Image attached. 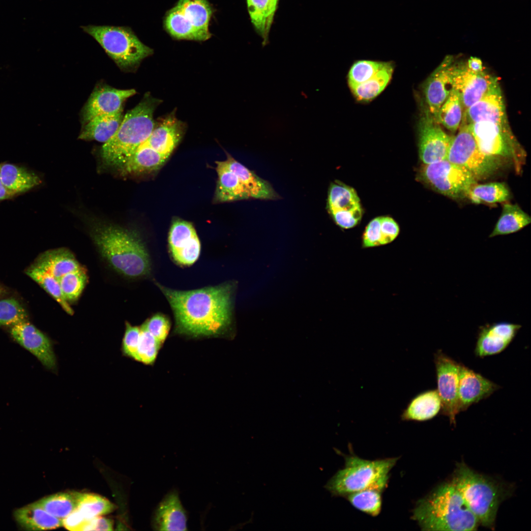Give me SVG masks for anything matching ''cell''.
I'll use <instances>...</instances> for the list:
<instances>
[{"label": "cell", "instance_id": "1", "mask_svg": "<svg viewBox=\"0 0 531 531\" xmlns=\"http://www.w3.org/2000/svg\"><path fill=\"white\" fill-rule=\"evenodd\" d=\"M158 285L173 310L177 332L192 336H217L231 326L232 284L186 291Z\"/></svg>", "mask_w": 531, "mask_h": 531}, {"label": "cell", "instance_id": "2", "mask_svg": "<svg viewBox=\"0 0 531 531\" xmlns=\"http://www.w3.org/2000/svg\"><path fill=\"white\" fill-rule=\"evenodd\" d=\"M90 235L101 255L119 273L136 278L149 273V255L135 231L111 224L97 223L90 229Z\"/></svg>", "mask_w": 531, "mask_h": 531}, {"label": "cell", "instance_id": "3", "mask_svg": "<svg viewBox=\"0 0 531 531\" xmlns=\"http://www.w3.org/2000/svg\"><path fill=\"white\" fill-rule=\"evenodd\" d=\"M413 515L424 531H475L479 524L451 481L419 500Z\"/></svg>", "mask_w": 531, "mask_h": 531}, {"label": "cell", "instance_id": "4", "mask_svg": "<svg viewBox=\"0 0 531 531\" xmlns=\"http://www.w3.org/2000/svg\"><path fill=\"white\" fill-rule=\"evenodd\" d=\"M161 102L147 94L123 116L116 133L101 148L100 155L105 165L120 169L148 139L155 125L154 112Z\"/></svg>", "mask_w": 531, "mask_h": 531}, {"label": "cell", "instance_id": "5", "mask_svg": "<svg viewBox=\"0 0 531 531\" xmlns=\"http://www.w3.org/2000/svg\"><path fill=\"white\" fill-rule=\"evenodd\" d=\"M482 526L493 529L500 504L507 496L499 483L458 464L451 481Z\"/></svg>", "mask_w": 531, "mask_h": 531}, {"label": "cell", "instance_id": "6", "mask_svg": "<svg viewBox=\"0 0 531 531\" xmlns=\"http://www.w3.org/2000/svg\"><path fill=\"white\" fill-rule=\"evenodd\" d=\"M81 28L99 43L122 70H133L153 53L152 49L143 43L128 27L89 25Z\"/></svg>", "mask_w": 531, "mask_h": 531}, {"label": "cell", "instance_id": "7", "mask_svg": "<svg viewBox=\"0 0 531 531\" xmlns=\"http://www.w3.org/2000/svg\"><path fill=\"white\" fill-rule=\"evenodd\" d=\"M345 460V467L324 486L333 496H347L368 487L381 477L389 475L398 458L368 460L349 455Z\"/></svg>", "mask_w": 531, "mask_h": 531}, {"label": "cell", "instance_id": "8", "mask_svg": "<svg viewBox=\"0 0 531 531\" xmlns=\"http://www.w3.org/2000/svg\"><path fill=\"white\" fill-rule=\"evenodd\" d=\"M458 129L452 137L446 159L465 169L476 181L491 177L506 161L482 152L464 121H462Z\"/></svg>", "mask_w": 531, "mask_h": 531}, {"label": "cell", "instance_id": "9", "mask_svg": "<svg viewBox=\"0 0 531 531\" xmlns=\"http://www.w3.org/2000/svg\"><path fill=\"white\" fill-rule=\"evenodd\" d=\"M468 124L482 152L510 161L517 172H520L525 161L526 152L509 126L485 121Z\"/></svg>", "mask_w": 531, "mask_h": 531}, {"label": "cell", "instance_id": "10", "mask_svg": "<svg viewBox=\"0 0 531 531\" xmlns=\"http://www.w3.org/2000/svg\"><path fill=\"white\" fill-rule=\"evenodd\" d=\"M417 177L435 191L453 199L467 197L471 187L477 183L469 172L446 159L422 164Z\"/></svg>", "mask_w": 531, "mask_h": 531}, {"label": "cell", "instance_id": "11", "mask_svg": "<svg viewBox=\"0 0 531 531\" xmlns=\"http://www.w3.org/2000/svg\"><path fill=\"white\" fill-rule=\"evenodd\" d=\"M437 383V391L442 402L441 413L447 416L451 424H456L459 413L458 384L460 363L441 350L434 355Z\"/></svg>", "mask_w": 531, "mask_h": 531}, {"label": "cell", "instance_id": "12", "mask_svg": "<svg viewBox=\"0 0 531 531\" xmlns=\"http://www.w3.org/2000/svg\"><path fill=\"white\" fill-rule=\"evenodd\" d=\"M429 112L423 111L418 124V152L422 164L437 162L447 158L453 137L447 134Z\"/></svg>", "mask_w": 531, "mask_h": 531}, {"label": "cell", "instance_id": "13", "mask_svg": "<svg viewBox=\"0 0 531 531\" xmlns=\"http://www.w3.org/2000/svg\"><path fill=\"white\" fill-rule=\"evenodd\" d=\"M327 209L335 223L345 229L355 227L362 217V207L356 191L339 181L330 186Z\"/></svg>", "mask_w": 531, "mask_h": 531}, {"label": "cell", "instance_id": "14", "mask_svg": "<svg viewBox=\"0 0 531 531\" xmlns=\"http://www.w3.org/2000/svg\"><path fill=\"white\" fill-rule=\"evenodd\" d=\"M499 85L498 79L484 69L472 71L466 63H458L453 78V88L460 95L463 111Z\"/></svg>", "mask_w": 531, "mask_h": 531}, {"label": "cell", "instance_id": "15", "mask_svg": "<svg viewBox=\"0 0 531 531\" xmlns=\"http://www.w3.org/2000/svg\"><path fill=\"white\" fill-rule=\"evenodd\" d=\"M458 63L447 55L425 81L423 90L427 109L436 119L438 112L453 88V78Z\"/></svg>", "mask_w": 531, "mask_h": 531}, {"label": "cell", "instance_id": "16", "mask_svg": "<svg viewBox=\"0 0 531 531\" xmlns=\"http://www.w3.org/2000/svg\"><path fill=\"white\" fill-rule=\"evenodd\" d=\"M136 93L134 89H120L108 85L96 87L82 110L84 124L97 116L122 111L125 101Z\"/></svg>", "mask_w": 531, "mask_h": 531}, {"label": "cell", "instance_id": "17", "mask_svg": "<svg viewBox=\"0 0 531 531\" xmlns=\"http://www.w3.org/2000/svg\"><path fill=\"white\" fill-rule=\"evenodd\" d=\"M168 241L172 255L178 264L189 266L198 259L201 243L190 222L178 218L174 220L170 227Z\"/></svg>", "mask_w": 531, "mask_h": 531}, {"label": "cell", "instance_id": "18", "mask_svg": "<svg viewBox=\"0 0 531 531\" xmlns=\"http://www.w3.org/2000/svg\"><path fill=\"white\" fill-rule=\"evenodd\" d=\"M10 334L47 369L55 370L57 360L50 339L28 321L11 326Z\"/></svg>", "mask_w": 531, "mask_h": 531}, {"label": "cell", "instance_id": "19", "mask_svg": "<svg viewBox=\"0 0 531 531\" xmlns=\"http://www.w3.org/2000/svg\"><path fill=\"white\" fill-rule=\"evenodd\" d=\"M500 386L460 363L458 384L459 412L489 397Z\"/></svg>", "mask_w": 531, "mask_h": 531}, {"label": "cell", "instance_id": "20", "mask_svg": "<svg viewBox=\"0 0 531 531\" xmlns=\"http://www.w3.org/2000/svg\"><path fill=\"white\" fill-rule=\"evenodd\" d=\"M521 326L506 322L480 326L474 349L475 355L482 358L500 353L512 341Z\"/></svg>", "mask_w": 531, "mask_h": 531}, {"label": "cell", "instance_id": "21", "mask_svg": "<svg viewBox=\"0 0 531 531\" xmlns=\"http://www.w3.org/2000/svg\"><path fill=\"white\" fill-rule=\"evenodd\" d=\"M462 121L467 124L490 121L509 126L500 85L469 107L464 112Z\"/></svg>", "mask_w": 531, "mask_h": 531}, {"label": "cell", "instance_id": "22", "mask_svg": "<svg viewBox=\"0 0 531 531\" xmlns=\"http://www.w3.org/2000/svg\"><path fill=\"white\" fill-rule=\"evenodd\" d=\"M187 514L179 498L173 489L162 499L152 516V527L157 531H186Z\"/></svg>", "mask_w": 531, "mask_h": 531}, {"label": "cell", "instance_id": "23", "mask_svg": "<svg viewBox=\"0 0 531 531\" xmlns=\"http://www.w3.org/2000/svg\"><path fill=\"white\" fill-rule=\"evenodd\" d=\"M185 124L172 113L155 123L145 142L160 154L169 158L180 141L185 132Z\"/></svg>", "mask_w": 531, "mask_h": 531}, {"label": "cell", "instance_id": "24", "mask_svg": "<svg viewBox=\"0 0 531 531\" xmlns=\"http://www.w3.org/2000/svg\"><path fill=\"white\" fill-rule=\"evenodd\" d=\"M0 179L13 197L29 191L42 182L40 177L33 171L8 162L0 164Z\"/></svg>", "mask_w": 531, "mask_h": 531}, {"label": "cell", "instance_id": "25", "mask_svg": "<svg viewBox=\"0 0 531 531\" xmlns=\"http://www.w3.org/2000/svg\"><path fill=\"white\" fill-rule=\"evenodd\" d=\"M441 410L442 402L437 390H428L417 394L409 401L401 418L404 421H427L437 415Z\"/></svg>", "mask_w": 531, "mask_h": 531}, {"label": "cell", "instance_id": "26", "mask_svg": "<svg viewBox=\"0 0 531 531\" xmlns=\"http://www.w3.org/2000/svg\"><path fill=\"white\" fill-rule=\"evenodd\" d=\"M225 165L239 178L251 198L274 200L279 196L267 181L258 176L230 155L224 161Z\"/></svg>", "mask_w": 531, "mask_h": 531}, {"label": "cell", "instance_id": "27", "mask_svg": "<svg viewBox=\"0 0 531 531\" xmlns=\"http://www.w3.org/2000/svg\"><path fill=\"white\" fill-rule=\"evenodd\" d=\"M168 159L145 142L120 169L121 173L125 175L153 174L159 170Z\"/></svg>", "mask_w": 531, "mask_h": 531}, {"label": "cell", "instance_id": "28", "mask_svg": "<svg viewBox=\"0 0 531 531\" xmlns=\"http://www.w3.org/2000/svg\"><path fill=\"white\" fill-rule=\"evenodd\" d=\"M218 175L214 201L232 202L251 198L238 177L228 169L224 161H216Z\"/></svg>", "mask_w": 531, "mask_h": 531}, {"label": "cell", "instance_id": "29", "mask_svg": "<svg viewBox=\"0 0 531 531\" xmlns=\"http://www.w3.org/2000/svg\"><path fill=\"white\" fill-rule=\"evenodd\" d=\"M34 265L48 272L58 280L68 273L84 268L73 253L65 248L45 252Z\"/></svg>", "mask_w": 531, "mask_h": 531}, {"label": "cell", "instance_id": "30", "mask_svg": "<svg viewBox=\"0 0 531 531\" xmlns=\"http://www.w3.org/2000/svg\"><path fill=\"white\" fill-rule=\"evenodd\" d=\"M14 516L17 523L26 530H49L62 526L61 519L49 514L36 502L16 509Z\"/></svg>", "mask_w": 531, "mask_h": 531}, {"label": "cell", "instance_id": "31", "mask_svg": "<svg viewBox=\"0 0 531 531\" xmlns=\"http://www.w3.org/2000/svg\"><path fill=\"white\" fill-rule=\"evenodd\" d=\"M122 111L114 115H100L91 119L83 126L79 139L95 140L103 144L107 142L116 133L121 123L124 116Z\"/></svg>", "mask_w": 531, "mask_h": 531}, {"label": "cell", "instance_id": "32", "mask_svg": "<svg viewBox=\"0 0 531 531\" xmlns=\"http://www.w3.org/2000/svg\"><path fill=\"white\" fill-rule=\"evenodd\" d=\"M389 475L381 477L368 487L347 496L351 504L357 509L373 516L381 510L382 493L385 488Z\"/></svg>", "mask_w": 531, "mask_h": 531}, {"label": "cell", "instance_id": "33", "mask_svg": "<svg viewBox=\"0 0 531 531\" xmlns=\"http://www.w3.org/2000/svg\"><path fill=\"white\" fill-rule=\"evenodd\" d=\"M279 0H246L250 19L257 32L267 43L268 35Z\"/></svg>", "mask_w": 531, "mask_h": 531}, {"label": "cell", "instance_id": "34", "mask_svg": "<svg viewBox=\"0 0 531 531\" xmlns=\"http://www.w3.org/2000/svg\"><path fill=\"white\" fill-rule=\"evenodd\" d=\"M530 216L518 205L510 203L503 205L502 213L489 237L516 233L528 225Z\"/></svg>", "mask_w": 531, "mask_h": 531}, {"label": "cell", "instance_id": "35", "mask_svg": "<svg viewBox=\"0 0 531 531\" xmlns=\"http://www.w3.org/2000/svg\"><path fill=\"white\" fill-rule=\"evenodd\" d=\"M177 5L197 30L210 37L208 25L212 10L207 0H179Z\"/></svg>", "mask_w": 531, "mask_h": 531}, {"label": "cell", "instance_id": "36", "mask_svg": "<svg viewBox=\"0 0 531 531\" xmlns=\"http://www.w3.org/2000/svg\"><path fill=\"white\" fill-rule=\"evenodd\" d=\"M165 24L169 33L177 39L204 41L210 38L197 30L177 5L168 12Z\"/></svg>", "mask_w": 531, "mask_h": 531}, {"label": "cell", "instance_id": "37", "mask_svg": "<svg viewBox=\"0 0 531 531\" xmlns=\"http://www.w3.org/2000/svg\"><path fill=\"white\" fill-rule=\"evenodd\" d=\"M79 495L77 492L58 493L36 502L49 514L62 520L77 508Z\"/></svg>", "mask_w": 531, "mask_h": 531}, {"label": "cell", "instance_id": "38", "mask_svg": "<svg viewBox=\"0 0 531 531\" xmlns=\"http://www.w3.org/2000/svg\"><path fill=\"white\" fill-rule=\"evenodd\" d=\"M392 72L391 63L385 62L384 66L371 78L350 88L357 99L370 100L384 89L391 79Z\"/></svg>", "mask_w": 531, "mask_h": 531}, {"label": "cell", "instance_id": "39", "mask_svg": "<svg viewBox=\"0 0 531 531\" xmlns=\"http://www.w3.org/2000/svg\"><path fill=\"white\" fill-rule=\"evenodd\" d=\"M510 197L507 186L504 182H493L473 185L467 198L475 204H495L507 201Z\"/></svg>", "mask_w": 531, "mask_h": 531}, {"label": "cell", "instance_id": "40", "mask_svg": "<svg viewBox=\"0 0 531 531\" xmlns=\"http://www.w3.org/2000/svg\"><path fill=\"white\" fill-rule=\"evenodd\" d=\"M464 111L458 91L453 88L447 98L441 107L436 120L452 132H455L461 123Z\"/></svg>", "mask_w": 531, "mask_h": 531}, {"label": "cell", "instance_id": "41", "mask_svg": "<svg viewBox=\"0 0 531 531\" xmlns=\"http://www.w3.org/2000/svg\"><path fill=\"white\" fill-rule=\"evenodd\" d=\"M26 273L55 299L66 313L73 314V310L64 297L59 282L55 277L34 265L27 269Z\"/></svg>", "mask_w": 531, "mask_h": 531}, {"label": "cell", "instance_id": "42", "mask_svg": "<svg viewBox=\"0 0 531 531\" xmlns=\"http://www.w3.org/2000/svg\"><path fill=\"white\" fill-rule=\"evenodd\" d=\"M115 508L114 504L101 496L80 493L76 509L86 518L89 519L110 513Z\"/></svg>", "mask_w": 531, "mask_h": 531}, {"label": "cell", "instance_id": "43", "mask_svg": "<svg viewBox=\"0 0 531 531\" xmlns=\"http://www.w3.org/2000/svg\"><path fill=\"white\" fill-rule=\"evenodd\" d=\"M88 280L86 270H80L68 273L59 280L64 297L68 302L78 299L84 290Z\"/></svg>", "mask_w": 531, "mask_h": 531}, {"label": "cell", "instance_id": "44", "mask_svg": "<svg viewBox=\"0 0 531 531\" xmlns=\"http://www.w3.org/2000/svg\"><path fill=\"white\" fill-rule=\"evenodd\" d=\"M141 335L135 360L145 364H150L155 360L161 343L146 328L140 326Z\"/></svg>", "mask_w": 531, "mask_h": 531}, {"label": "cell", "instance_id": "45", "mask_svg": "<svg viewBox=\"0 0 531 531\" xmlns=\"http://www.w3.org/2000/svg\"><path fill=\"white\" fill-rule=\"evenodd\" d=\"M27 321V311L17 299L0 300V325L12 326Z\"/></svg>", "mask_w": 531, "mask_h": 531}, {"label": "cell", "instance_id": "46", "mask_svg": "<svg viewBox=\"0 0 531 531\" xmlns=\"http://www.w3.org/2000/svg\"><path fill=\"white\" fill-rule=\"evenodd\" d=\"M385 62L372 60H359L352 66L348 75L350 88L365 82L374 76Z\"/></svg>", "mask_w": 531, "mask_h": 531}, {"label": "cell", "instance_id": "47", "mask_svg": "<svg viewBox=\"0 0 531 531\" xmlns=\"http://www.w3.org/2000/svg\"><path fill=\"white\" fill-rule=\"evenodd\" d=\"M141 327L125 323V329L122 340L121 351L124 356L135 360L139 343Z\"/></svg>", "mask_w": 531, "mask_h": 531}, {"label": "cell", "instance_id": "48", "mask_svg": "<svg viewBox=\"0 0 531 531\" xmlns=\"http://www.w3.org/2000/svg\"><path fill=\"white\" fill-rule=\"evenodd\" d=\"M147 329L159 342L163 343L170 328L169 319L164 315L155 314L144 323Z\"/></svg>", "mask_w": 531, "mask_h": 531}, {"label": "cell", "instance_id": "49", "mask_svg": "<svg viewBox=\"0 0 531 531\" xmlns=\"http://www.w3.org/2000/svg\"><path fill=\"white\" fill-rule=\"evenodd\" d=\"M383 245V234L380 216L372 219L367 225L362 237V246L364 248Z\"/></svg>", "mask_w": 531, "mask_h": 531}, {"label": "cell", "instance_id": "50", "mask_svg": "<svg viewBox=\"0 0 531 531\" xmlns=\"http://www.w3.org/2000/svg\"><path fill=\"white\" fill-rule=\"evenodd\" d=\"M383 234V245L392 242L398 236L400 229L397 222L391 217L380 216Z\"/></svg>", "mask_w": 531, "mask_h": 531}, {"label": "cell", "instance_id": "51", "mask_svg": "<svg viewBox=\"0 0 531 531\" xmlns=\"http://www.w3.org/2000/svg\"><path fill=\"white\" fill-rule=\"evenodd\" d=\"M88 519L76 509L62 519V526L69 531H83Z\"/></svg>", "mask_w": 531, "mask_h": 531}, {"label": "cell", "instance_id": "52", "mask_svg": "<svg viewBox=\"0 0 531 531\" xmlns=\"http://www.w3.org/2000/svg\"><path fill=\"white\" fill-rule=\"evenodd\" d=\"M112 520L101 516H96L89 519L85 526L83 531H112L113 530Z\"/></svg>", "mask_w": 531, "mask_h": 531}, {"label": "cell", "instance_id": "53", "mask_svg": "<svg viewBox=\"0 0 531 531\" xmlns=\"http://www.w3.org/2000/svg\"><path fill=\"white\" fill-rule=\"evenodd\" d=\"M466 64L469 69L473 71L479 72L484 69L482 61L476 57H471Z\"/></svg>", "mask_w": 531, "mask_h": 531}, {"label": "cell", "instance_id": "54", "mask_svg": "<svg viewBox=\"0 0 531 531\" xmlns=\"http://www.w3.org/2000/svg\"><path fill=\"white\" fill-rule=\"evenodd\" d=\"M13 198L2 183L0 179V202Z\"/></svg>", "mask_w": 531, "mask_h": 531}, {"label": "cell", "instance_id": "55", "mask_svg": "<svg viewBox=\"0 0 531 531\" xmlns=\"http://www.w3.org/2000/svg\"><path fill=\"white\" fill-rule=\"evenodd\" d=\"M2 292H3V290H2V288L0 286V295L1 294Z\"/></svg>", "mask_w": 531, "mask_h": 531}]
</instances>
